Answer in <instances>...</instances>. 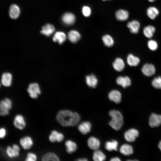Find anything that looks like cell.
Returning <instances> with one entry per match:
<instances>
[{
    "label": "cell",
    "instance_id": "13",
    "mask_svg": "<svg viewBox=\"0 0 161 161\" xmlns=\"http://www.w3.org/2000/svg\"><path fill=\"white\" fill-rule=\"evenodd\" d=\"M117 84L120 85L124 88L130 86L131 84V80L130 78L127 76L118 77L116 80Z\"/></svg>",
    "mask_w": 161,
    "mask_h": 161
},
{
    "label": "cell",
    "instance_id": "27",
    "mask_svg": "<svg viewBox=\"0 0 161 161\" xmlns=\"http://www.w3.org/2000/svg\"><path fill=\"white\" fill-rule=\"evenodd\" d=\"M86 81L87 84L89 87L92 88H95L98 83L97 78L93 74L86 76Z\"/></svg>",
    "mask_w": 161,
    "mask_h": 161
},
{
    "label": "cell",
    "instance_id": "40",
    "mask_svg": "<svg viewBox=\"0 0 161 161\" xmlns=\"http://www.w3.org/2000/svg\"><path fill=\"white\" fill-rule=\"evenodd\" d=\"M56 139V142L58 143L62 142L64 139V136L63 134L58 132V134Z\"/></svg>",
    "mask_w": 161,
    "mask_h": 161
},
{
    "label": "cell",
    "instance_id": "34",
    "mask_svg": "<svg viewBox=\"0 0 161 161\" xmlns=\"http://www.w3.org/2000/svg\"><path fill=\"white\" fill-rule=\"evenodd\" d=\"M151 84L154 88L157 89H161V76H158L152 80Z\"/></svg>",
    "mask_w": 161,
    "mask_h": 161
},
{
    "label": "cell",
    "instance_id": "12",
    "mask_svg": "<svg viewBox=\"0 0 161 161\" xmlns=\"http://www.w3.org/2000/svg\"><path fill=\"white\" fill-rule=\"evenodd\" d=\"M108 97L110 100L116 103H120L122 96L120 92L118 91L114 90L110 91L108 94Z\"/></svg>",
    "mask_w": 161,
    "mask_h": 161
},
{
    "label": "cell",
    "instance_id": "1",
    "mask_svg": "<svg viewBox=\"0 0 161 161\" xmlns=\"http://www.w3.org/2000/svg\"><path fill=\"white\" fill-rule=\"evenodd\" d=\"M57 121L64 127L73 126L77 125L80 117L76 112L68 110H61L57 113L56 117Z\"/></svg>",
    "mask_w": 161,
    "mask_h": 161
},
{
    "label": "cell",
    "instance_id": "44",
    "mask_svg": "<svg viewBox=\"0 0 161 161\" xmlns=\"http://www.w3.org/2000/svg\"><path fill=\"white\" fill-rule=\"evenodd\" d=\"M158 147L161 151V141L159 142L158 144Z\"/></svg>",
    "mask_w": 161,
    "mask_h": 161
},
{
    "label": "cell",
    "instance_id": "5",
    "mask_svg": "<svg viewBox=\"0 0 161 161\" xmlns=\"http://www.w3.org/2000/svg\"><path fill=\"white\" fill-rule=\"evenodd\" d=\"M30 96L33 99L37 98L41 93L38 84L37 83L30 84L27 89Z\"/></svg>",
    "mask_w": 161,
    "mask_h": 161
},
{
    "label": "cell",
    "instance_id": "30",
    "mask_svg": "<svg viewBox=\"0 0 161 161\" xmlns=\"http://www.w3.org/2000/svg\"><path fill=\"white\" fill-rule=\"evenodd\" d=\"M66 147V150L69 154H71L75 151L77 148L76 143L73 141L68 140H66L65 143Z\"/></svg>",
    "mask_w": 161,
    "mask_h": 161
},
{
    "label": "cell",
    "instance_id": "16",
    "mask_svg": "<svg viewBox=\"0 0 161 161\" xmlns=\"http://www.w3.org/2000/svg\"><path fill=\"white\" fill-rule=\"evenodd\" d=\"M41 160L42 161H59L60 159L55 152L50 151L45 153L42 156Z\"/></svg>",
    "mask_w": 161,
    "mask_h": 161
},
{
    "label": "cell",
    "instance_id": "33",
    "mask_svg": "<svg viewBox=\"0 0 161 161\" xmlns=\"http://www.w3.org/2000/svg\"><path fill=\"white\" fill-rule=\"evenodd\" d=\"M103 43L105 46L110 47L112 46L114 44V41L110 35H104L102 38Z\"/></svg>",
    "mask_w": 161,
    "mask_h": 161
},
{
    "label": "cell",
    "instance_id": "39",
    "mask_svg": "<svg viewBox=\"0 0 161 161\" xmlns=\"http://www.w3.org/2000/svg\"><path fill=\"white\" fill-rule=\"evenodd\" d=\"M7 134V131L6 129L3 127L0 129V138L1 139L4 138Z\"/></svg>",
    "mask_w": 161,
    "mask_h": 161
},
{
    "label": "cell",
    "instance_id": "43",
    "mask_svg": "<svg viewBox=\"0 0 161 161\" xmlns=\"http://www.w3.org/2000/svg\"><path fill=\"white\" fill-rule=\"evenodd\" d=\"M78 161H87L88 160L85 158H79L78 160H77Z\"/></svg>",
    "mask_w": 161,
    "mask_h": 161
},
{
    "label": "cell",
    "instance_id": "31",
    "mask_svg": "<svg viewBox=\"0 0 161 161\" xmlns=\"http://www.w3.org/2000/svg\"><path fill=\"white\" fill-rule=\"evenodd\" d=\"M118 142L114 140L106 142L105 144V148L109 151H117L118 145Z\"/></svg>",
    "mask_w": 161,
    "mask_h": 161
},
{
    "label": "cell",
    "instance_id": "35",
    "mask_svg": "<svg viewBox=\"0 0 161 161\" xmlns=\"http://www.w3.org/2000/svg\"><path fill=\"white\" fill-rule=\"evenodd\" d=\"M147 45L149 49L151 51H154L157 49L158 44L157 42L154 40H150L147 42Z\"/></svg>",
    "mask_w": 161,
    "mask_h": 161
},
{
    "label": "cell",
    "instance_id": "19",
    "mask_svg": "<svg viewBox=\"0 0 161 161\" xmlns=\"http://www.w3.org/2000/svg\"><path fill=\"white\" fill-rule=\"evenodd\" d=\"M9 14L11 18L13 19L17 18L20 14L19 7L15 4H12L10 7Z\"/></svg>",
    "mask_w": 161,
    "mask_h": 161
},
{
    "label": "cell",
    "instance_id": "21",
    "mask_svg": "<svg viewBox=\"0 0 161 161\" xmlns=\"http://www.w3.org/2000/svg\"><path fill=\"white\" fill-rule=\"evenodd\" d=\"M66 36L64 33L62 32L58 31L54 34L53 41L55 42H57L59 44H62L66 39Z\"/></svg>",
    "mask_w": 161,
    "mask_h": 161
},
{
    "label": "cell",
    "instance_id": "46",
    "mask_svg": "<svg viewBox=\"0 0 161 161\" xmlns=\"http://www.w3.org/2000/svg\"><path fill=\"white\" fill-rule=\"evenodd\" d=\"M128 160V161H132V160H133V161H137V160Z\"/></svg>",
    "mask_w": 161,
    "mask_h": 161
},
{
    "label": "cell",
    "instance_id": "7",
    "mask_svg": "<svg viewBox=\"0 0 161 161\" xmlns=\"http://www.w3.org/2000/svg\"><path fill=\"white\" fill-rule=\"evenodd\" d=\"M139 132L136 129L132 128L128 130L124 133L125 139L129 142H133L139 136Z\"/></svg>",
    "mask_w": 161,
    "mask_h": 161
},
{
    "label": "cell",
    "instance_id": "8",
    "mask_svg": "<svg viewBox=\"0 0 161 161\" xmlns=\"http://www.w3.org/2000/svg\"><path fill=\"white\" fill-rule=\"evenodd\" d=\"M141 71L145 76L150 77L154 75L156 72V69L152 64L146 63L142 66Z\"/></svg>",
    "mask_w": 161,
    "mask_h": 161
},
{
    "label": "cell",
    "instance_id": "23",
    "mask_svg": "<svg viewBox=\"0 0 161 161\" xmlns=\"http://www.w3.org/2000/svg\"><path fill=\"white\" fill-rule=\"evenodd\" d=\"M12 76L9 72L3 73L1 77V83L2 84L5 86H9L11 84Z\"/></svg>",
    "mask_w": 161,
    "mask_h": 161
},
{
    "label": "cell",
    "instance_id": "22",
    "mask_svg": "<svg viewBox=\"0 0 161 161\" xmlns=\"http://www.w3.org/2000/svg\"><path fill=\"white\" fill-rule=\"evenodd\" d=\"M159 11L158 9L154 6L148 7L146 10V14L148 17L151 20L155 19L158 16Z\"/></svg>",
    "mask_w": 161,
    "mask_h": 161
},
{
    "label": "cell",
    "instance_id": "45",
    "mask_svg": "<svg viewBox=\"0 0 161 161\" xmlns=\"http://www.w3.org/2000/svg\"><path fill=\"white\" fill-rule=\"evenodd\" d=\"M149 1L151 2H154L155 0H148Z\"/></svg>",
    "mask_w": 161,
    "mask_h": 161
},
{
    "label": "cell",
    "instance_id": "38",
    "mask_svg": "<svg viewBox=\"0 0 161 161\" xmlns=\"http://www.w3.org/2000/svg\"><path fill=\"white\" fill-rule=\"evenodd\" d=\"M82 11L83 16L86 17L89 16L91 14V9L89 7L87 6H84L83 7Z\"/></svg>",
    "mask_w": 161,
    "mask_h": 161
},
{
    "label": "cell",
    "instance_id": "36",
    "mask_svg": "<svg viewBox=\"0 0 161 161\" xmlns=\"http://www.w3.org/2000/svg\"><path fill=\"white\" fill-rule=\"evenodd\" d=\"M58 132L56 130H52L51 132L48 137L49 140L52 143L56 142L57 134Z\"/></svg>",
    "mask_w": 161,
    "mask_h": 161
},
{
    "label": "cell",
    "instance_id": "15",
    "mask_svg": "<svg viewBox=\"0 0 161 161\" xmlns=\"http://www.w3.org/2000/svg\"><path fill=\"white\" fill-rule=\"evenodd\" d=\"M87 144L90 149L95 150L99 148L100 143L99 140L97 138L91 137L88 140Z\"/></svg>",
    "mask_w": 161,
    "mask_h": 161
},
{
    "label": "cell",
    "instance_id": "4",
    "mask_svg": "<svg viewBox=\"0 0 161 161\" xmlns=\"http://www.w3.org/2000/svg\"><path fill=\"white\" fill-rule=\"evenodd\" d=\"M13 124L14 127L20 130L24 129L26 126V122L24 117L20 114H16L14 117Z\"/></svg>",
    "mask_w": 161,
    "mask_h": 161
},
{
    "label": "cell",
    "instance_id": "9",
    "mask_svg": "<svg viewBox=\"0 0 161 161\" xmlns=\"http://www.w3.org/2000/svg\"><path fill=\"white\" fill-rule=\"evenodd\" d=\"M149 124L152 128L158 126L161 124V115L152 113L149 118Z\"/></svg>",
    "mask_w": 161,
    "mask_h": 161
},
{
    "label": "cell",
    "instance_id": "32",
    "mask_svg": "<svg viewBox=\"0 0 161 161\" xmlns=\"http://www.w3.org/2000/svg\"><path fill=\"white\" fill-rule=\"evenodd\" d=\"M106 157L104 154L100 150L98 149L95 150L93 155V159L95 161L105 160Z\"/></svg>",
    "mask_w": 161,
    "mask_h": 161
},
{
    "label": "cell",
    "instance_id": "11",
    "mask_svg": "<svg viewBox=\"0 0 161 161\" xmlns=\"http://www.w3.org/2000/svg\"><path fill=\"white\" fill-rule=\"evenodd\" d=\"M75 17L74 14L71 13H65L62 17L63 22L66 25H71L75 22Z\"/></svg>",
    "mask_w": 161,
    "mask_h": 161
},
{
    "label": "cell",
    "instance_id": "28",
    "mask_svg": "<svg viewBox=\"0 0 161 161\" xmlns=\"http://www.w3.org/2000/svg\"><path fill=\"white\" fill-rule=\"evenodd\" d=\"M5 152L7 156L11 158L17 157L20 154V151L15 149L12 146L10 145L7 147Z\"/></svg>",
    "mask_w": 161,
    "mask_h": 161
},
{
    "label": "cell",
    "instance_id": "42",
    "mask_svg": "<svg viewBox=\"0 0 161 161\" xmlns=\"http://www.w3.org/2000/svg\"><path fill=\"white\" fill-rule=\"evenodd\" d=\"M111 161H120V159L117 157H114L112 158L110 160Z\"/></svg>",
    "mask_w": 161,
    "mask_h": 161
},
{
    "label": "cell",
    "instance_id": "37",
    "mask_svg": "<svg viewBox=\"0 0 161 161\" xmlns=\"http://www.w3.org/2000/svg\"><path fill=\"white\" fill-rule=\"evenodd\" d=\"M37 157L35 154L29 152L27 154L25 158V161H36L37 160Z\"/></svg>",
    "mask_w": 161,
    "mask_h": 161
},
{
    "label": "cell",
    "instance_id": "25",
    "mask_svg": "<svg viewBox=\"0 0 161 161\" xmlns=\"http://www.w3.org/2000/svg\"><path fill=\"white\" fill-rule=\"evenodd\" d=\"M127 61L130 66H136L140 63V60L137 57L134 55L132 54H130L127 56Z\"/></svg>",
    "mask_w": 161,
    "mask_h": 161
},
{
    "label": "cell",
    "instance_id": "2",
    "mask_svg": "<svg viewBox=\"0 0 161 161\" xmlns=\"http://www.w3.org/2000/svg\"><path fill=\"white\" fill-rule=\"evenodd\" d=\"M111 120L109 123V125L115 130H119L121 128L123 123V116L121 113L115 110H112L109 113Z\"/></svg>",
    "mask_w": 161,
    "mask_h": 161
},
{
    "label": "cell",
    "instance_id": "20",
    "mask_svg": "<svg viewBox=\"0 0 161 161\" xmlns=\"http://www.w3.org/2000/svg\"><path fill=\"white\" fill-rule=\"evenodd\" d=\"M55 31L54 26L50 24H47L43 26L41 33L47 36H49Z\"/></svg>",
    "mask_w": 161,
    "mask_h": 161
},
{
    "label": "cell",
    "instance_id": "17",
    "mask_svg": "<svg viewBox=\"0 0 161 161\" xmlns=\"http://www.w3.org/2000/svg\"><path fill=\"white\" fill-rule=\"evenodd\" d=\"M129 13L127 11L123 9H120L117 10L115 13V17L118 21H124L128 18Z\"/></svg>",
    "mask_w": 161,
    "mask_h": 161
},
{
    "label": "cell",
    "instance_id": "10",
    "mask_svg": "<svg viewBox=\"0 0 161 161\" xmlns=\"http://www.w3.org/2000/svg\"><path fill=\"white\" fill-rule=\"evenodd\" d=\"M127 26L131 33L136 34L139 32L140 24L137 20H133L128 22Z\"/></svg>",
    "mask_w": 161,
    "mask_h": 161
},
{
    "label": "cell",
    "instance_id": "47",
    "mask_svg": "<svg viewBox=\"0 0 161 161\" xmlns=\"http://www.w3.org/2000/svg\"><path fill=\"white\" fill-rule=\"evenodd\" d=\"M102 0L104 1H106V0Z\"/></svg>",
    "mask_w": 161,
    "mask_h": 161
},
{
    "label": "cell",
    "instance_id": "3",
    "mask_svg": "<svg viewBox=\"0 0 161 161\" xmlns=\"http://www.w3.org/2000/svg\"><path fill=\"white\" fill-rule=\"evenodd\" d=\"M12 102L8 98H5L0 102V115L5 116L9 115L12 107Z\"/></svg>",
    "mask_w": 161,
    "mask_h": 161
},
{
    "label": "cell",
    "instance_id": "26",
    "mask_svg": "<svg viewBox=\"0 0 161 161\" xmlns=\"http://www.w3.org/2000/svg\"><path fill=\"white\" fill-rule=\"evenodd\" d=\"M155 31L156 29L154 26L148 25L144 27L143 30V32L145 37L150 38L153 36Z\"/></svg>",
    "mask_w": 161,
    "mask_h": 161
},
{
    "label": "cell",
    "instance_id": "29",
    "mask_svg": "<svg viewBox=\"0 0 161 161\" xmlns=\"http://www.w3.org/2000/svg\"><path fill=\"white\" fill-rule=\"evenodd\" d=\"M120 152L124 155H129L133 153L132 147L130 145L125 144L122 145L120 148Z\"/></svg>",
    "mask_w": 161,
    "mask_h": 161
},
{
    "label": "cell",
    "instance_id": "18",
    "mask_svg": "<svg viewBox=\"0 0 161 161\" xmlns=\"http://www.w3.org/2000/svg\"><path fill=\"white\" fill-rule=\"evenodd\" d=\"M80 33L76 30H71L68 33V39L72 43H76L80 39Z\"/></svg>",
    "mask_w": 161,
    "mask_h": 161
},
{
    "label": "cell",
    "instance_id": "41",
    "mask_svg": "<svg viewBox=\"0 0 161 161\" xmlns=\"http://www.w3.org/2000/svg\"><path fill=\"white\" fill-rule=\"evenodd\" d=\"M12 146L16 150L18 151H20V147L18 145L14 144Z\"/></svg>",
    "mask_w": 161,
    "mask_h": 161
},
{
    "label": "cell",
    "instance_id": "24",
    "mask_svg": "<svg viewBox=\"0 0 161 161\" xmlns=\"http://www.w3.org/2000/svg\"><path fill=\"white\" fill-rule=\"evenodd\" d=\"M113 66L114 69L118 72H120L123 70L125 64L123 60L121 58H116L113 62Z\"/></svg>",
    "mask_w": 161,
    "mask_h": 161
},
{
    "label": "cell",
    "instance_id": "14",
    "mask_svg": "<svg viewBox=\"0 0 161 161\" xmlns=\"http://www.w3.org/2000/svg\"><path fill=\"white\" fill-rule=\"evenodd\" d=\"M91 124L88 121H84L80 123L78 126L79 131L83 134H86L91 131Z\"/></svg>",
    "mask_w": 161,
    "mask_h": 161
},
{
    "label": "cell",
    "instance_id": "6",
    "mask_svg": "<svg viewBox=\"0 0 161 161\" xmlns=\"http://www.w3.org/2000/svg\"><path fill=\"white\" fill-rule=\"evenodd\" d=\"M19 143L25 150L30 149L33 146L34 142L32 138L29 136H24L20 139Z\"/></svg>",
    "mask_w": 161,
    "mask_h": 161
}]
</instances>
